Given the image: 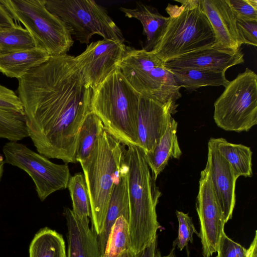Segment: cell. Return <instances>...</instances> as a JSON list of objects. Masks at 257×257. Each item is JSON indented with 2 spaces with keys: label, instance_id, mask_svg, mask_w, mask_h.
<instances>
[{
  "label": "cell",
  "instance_id": "37",
  "mask_svg": "<svg viewBox=\"0 0 257 257\" xmlns=\"http://www.w3.org/2000/svg\"><path fill=\"white\" fill-rule=\"evenodd\" d=\"M247 257H257V231H255V235L253 240L250 244L249 248L246 249Z\"/></svg>",
  "mask_w": 257,
  "mask_h": 257
},
{
  "label": "cell",
  "instance_id": "16",
  "mask_svg": "<svg viewBox=\"0 0 257 257\" xmlns=\"http://www.w3.org/2000/svg\"><path fill=\"white\" fill-rule=\"evenodd\" d=\"M202 7L215 34L214 46L233 50L240 49L236 17L227 0H202Z\"/></svg>",
  "mask_w": 257,
  "mask_h": 257
},
{
  "label": "cell",
  "instance_id": "23",
  "mask_svg": "<svg viewBox=\"0 0 257 257\" xmlns=\"http://www.w3.org/2000/svg\"><path fill=\"white\" fill-rule=\"evenodd\" d=\"M214 140L218 152L228 162L237 179L252 176V152L249 147L228 142L222 138Z\"/></svg>",
  "mask_w": 257,
  "mask_h": 257
},
{
  "label": "cell",
  "instance_id": "14",
  "mask_svg": "<svg viewBox=\"0 0 257 257\" xmlns=\"http://www.w3.org/2000/svg\"><path fill=\"white\" fill-rule=\"evenodd\" d=\"M176 112L169 105L141 95L137 124L139 147L145 152L152 151L165 132L172 115Z\"/></svg>",
  "mask_w": 257,
  "mask_h": 257
},
{
  "label": "cell",
  "instance_id": "13",
  "mask_svg": "<svg viewBox=\"0 0 257 257\" xmlns=\"http://www.w3.org/2000/svg\"><path fill=\"white\" fill-rule=\"evenodd\" d=\"M206 167L208 169L215 197L226 223L232 217L237 179L228 162L218 152L212 138L208 143Z\"/></svg>",
  "mask_w": 257,
  "mask_h": 257
},
{
  "label": "cell",
  "instance_id": "2",
  "mask_svg": "<svg viewBox=\"0 0 257 257\" xmlns=\"http://www.w3.org/2000/svg\"><path fill=\"white\" fill-rule=\"evenodd\" d=\"M126 146L123 161L127 169L128 225L132 251L136 254L157 238L161 226L156 206L161 192L151 174L144 151L137 146Z\"/></svg>",
  "mask_w": 257,
  "mask_h": 257
},
{
  "label": "cell",
  "instance_id": "25",
  "mask_svg": "<svg viewBox=\"0 0 257 257\" xmlns=\"http://www.w3.org/2000/svg\"><path fill=\"white\" fill-rule=\"evenodd\" d=\"M104 130L101 120L93 113L86 117L80 128L77 142V162H85L90 156L99 135Z\"/></svg>",
  "mask_w": 257,
  "mask_h": 257
},
{
  "label": "cell",
  "instance_id": "20",
  "mask_svg": "<svg viewBox=\"0 0 257 257\" xmlns=\"http://www.w3.org/2000/svg\"><path fill=\"white\" fill-rule=\"evenodd\" d=\"M177 126L178 122L172 116L157 145L152 151L145 152L152 176L156 180L170 158L179 159L182 155L177 136Z\"/></svg>",
  "mask_w": 257,
  "mask_h": 257
},
{
  "label": "cell",
  "instance_id": "1",
  "mask_svg": "<svg viewBox=\"0 0 257 257\" xmlns=\"http://www.w3.org/2000/svg\"><path fill=\"white\" fill-rule=\"evenodd\" d=\"M18 80L29 137L38 153L66 164L77 163V139L91 112L92 89L75 57L51 56Z\"/></svg>",
  "mask_w": 257,
  "mask_h": 257
},
{
  "label": "cell",
  "instance_id": "26",
  "mask_svg": "<svg viewBox=\"0 0 257 257\" xmlns=\"http://www.w3.org/2000/svg\"><path fill=\"white\" fill-rule=\"evenodd\" d=\"M36 48L38 45L32 35L21 26L16 24L0 29V55Z\"/></svg>",
  "mask_w": 257,
  "mask_h": 257
},
{
  "label": "cell",
  "instance_id": "12",
  "mask_svg": "<svg viewBox=\"0 0 257 257\" xmlns=\"http://www.w3.org/2000/svg\"><path fill=\"white\" fill-rule=\"evenodd\" d=\"M125 48L124 41L103 39L92 42L82 53L75 57L87 85L93 89L115 70Z\"/></svg>",
  "mask_w": 257,
  "mask_h": 257
},
{
  "label": "cell",
  "instance_id": "28",
  "mask_svg": "<svg viewBox=\"0 0 257 257\" xmlns=\"http://www.w3.org/2000/svg\"><path fill=\"white\" fill-rule=\"evenodd\" d=\"M72 202L73 213L79 218L91 219V210L88 190L83 174L71 176L67 185Z\"/></svg>",
  "mask_w": 257,
  "mask_h": 257
},
{
  "label": "cell",
  "instance_id": "3",
  "mask_svg": "<svg viewBox=\"0 0 257 257\" xmlns=\"http://www.w3.org/2000/svg\"><path fill=\"white\" fill-rule=\"evenodd\" d=\"M141 95L118 67L92 89L91 112L101 120L104 130L124 146L139 147L137 124Z\"/></svg>",
  "mask_w": 257,
  "mask_h": 257
},
{
  "label": "cell",
  "instance_id": "38",
  "mask_svg": "<svg viewBox=\"0 0 257 257\" xmlns=\"http://www.w3.org/2000/svg\"><path fill=\"white\" fill-rule=\"evenodd\" d=\"M5 163L3 157L0 156V179L3 173Z\"/></svg>",
  "mask_w": 257,
  "mask_h": 257
},
{
  "label": "cell",
  "instance_id": "36",
  "mask_svg": "<svg viewBox=\"0 0 257 257\" xmlns=\"http://www.w3.org/2000/svg\"><path fill=\"white\" fill-rule=\"evenodd\" d=\"M157 238L149 245L144 248L138 253L135 254L134 257H158L160 252L157 248Z\"/></svg>",
  "mask_w": 257,
  "mask_h": 257
},
{
  "label": "cell",
  "instance_id": "11",
  "mask_svg": "<svg viewBox=\"0 0 257 257\" xmlns=\"http://www.w3.org/2000/svg\"><path fill=\"white\" fill-rule=\"evenodd\" d=\"M196 209L200 224L202 255L211 257L217 250L226 223L215 197L207 168L201 171Z\"/></svg>",
  "mask_w": 257,
  "mask_h": 257
},
{
  "label": "cell",
  "instance_id": "10",
  "mask_svg": "<svg viewBox=\"0 0 257 257\" xmlns=\"http://www.w3.org/2000/svg\"><path fill=\"white\" fill-rule=\"evenodd\" d=\"M3 152L5 162L21 169L31 177L41 201L53 193L67 188L71 175L66 164L54 163L26 145L15 141L5 144Z\"/></svg>",
  "mask_w": 257,
  "mask_h": 257
},
{
  "label": "cell",
  "instance_id": "40",
  "mask_svg": "<svg viewBox=\"0 0 257 257\" xmlns=\"http://www.w3.org/2000/svg\"><path fill=\"white\" fill-rule=\"evenodd\" d=\"M134 256H135V253H134L132 251H128V252L123 253L122 254L119 256L118 257H134Z\"/></svg>",
  "mask_w": 257,
  "mask_h": 257
},
{
  "label": "cell",
  "instance_id": "4",
  "mask_svg": "<svg viewBox=\"0 0 257 257\" xmlns=\"http://www.w3.org/2000/svg\"><path fill=\"white\" fill-rule=\"evenodd\" d=\"M169 4L170 16L164 32L150 52L165 63L184 54L215 44L212 26L202 7V0L176 1Z\"/></svg>",
  "mask_w": 257,
  "mask_h": 257
},
{
  "label": "cell",
  "instance_id": "33",
  "mask_svg": "<svg viewBox=\"0 0 257 257\" xmlns=\"http://www.w3.org/2000/svg\"><path fill=\"white\" fill-rule=\"evenodd\" d=\"M0 110L24 114L23 103L13 90L0 84Z\"/></svg>",
  "mask_w": 257,
  "mask_h": 257
},
{
  "label": "cell",
  "instance_id": "5",
  "mask_svg": "<svg viewBox=\"0 0 257 257\" xmlns=\"http://www.w3.org/2000/svg\"><path fill=\"white\" fill-rule=\"evenodd\" d=\"M124 146L104 130L89 158L80 163L91 206V228L97 235L103 227L114 179L122 163Z\"/></svg>",
  "mask_w": 257,
  "mask_h": 257
},
{
  "label": "cell",
  "instance_id": "29",
  "mask_svg": "<svg viewBox=\"0 0 257 257\" xmlns=\"http://www.w3.org/2000/svg\"><path fill=\"white\" fill-rule=\"evenodd\" d=\"M27 137L24 114L0 110V138L17 142Z\"/></svg>",
  "mask_w": 257,
  "mask_h": 257
},
{
  "label": "cell",
  "instance_id": "6",
  "mask_svg": "<svg viewBox=\"0 0 257 257\" xmlns=\"http://www.w3.org/2000/svg\"><path fill=\"white\" fill-rule=\"evenodd\" d=\"M118 67L131 86L141 95L177 110L180 87L163 62L151 52L126 46Z\"/></svg>",
  "mask_w": 257,
  "mask_h": 257
},
{
  "label": "cell",
  "instance_id": "15",
  "mask_svg": "<svg viewBox=\"0 0 257 257\" xmlns=\"http://www.w3.org/2000/svg\"><path fill=\"white\" fill-rule=\"evenodd\" d=\"M244 62L241 49L215 46L200 49L165 63L168 68H193L225 72L229 68Z\"/></svg>",
  "mask_w": 257,
  "mask_h": 257
},
{
  "label": "cell",
  "instance_id": "17",
  "mask_svg": "<svg viewBox=\"0 0 257 257\" xmlns=\"http://www.w3.org/2000/svg\"><path fill=\"white\" fill-rule=\"evenodd\" d=\"M64 214L68 229L67 257H101L97 235L90 228L89 218H79L69 208Z\"/></svg>",
  "mask_w": 257,
  "mask_h": 257
},
{
  "label": "cell",
  "instance_id": "39",
  "mask_svg": "<svg viewBox=\"0 0 257 257\" xmlns=\"http://www.w3.org/2000/svg\"><path fill=\"white\" fill-rule=\"evenodd\" d=\"M158 257H177L175 253V248H173L170 253L165 256H162L161 253H159Z\"/></svg>",
  "mask_w": 257,
  "mask_h": 257
},
{
  "label": "cell",
  "instance_id": "9",
  "mask_svg": "<svg viewBox=\"0 0 257 257\" xmlns=\"http://www.w3.org/2000/svg\"><path fill=\"white\" fill-rule=\"evenodd\" d=\"M47 9L72 30L81 44H88L94 34L103 39L124 41L121 30L106 9L92 0H46Z\"/></svg>",
  "mask_w": 257,
  "mask_h": 257
},
{
  "label": "cell",
  "instance_id": "8",
  "mask_svg": "<svg viewBox=\"0 0 257 257\" xmlns=\"http://www.w3.org/2000/svg\"><path fill=\"white\" fill-rule=\"evenodd\" d=\"M213 118L227 131L247 132L257 123V75L246 68L229 81L214 104Z\"/></svg>",
  "mask_w": 257,
  "mask_h": 257
},
{
  "label": "cell",
  "instance_id": "7",
  "mask_svg": "<svg viewBox=\"0 0 257 257\" xmlns=\"http://www.w3.org/2000/svg\"><path fill=\"white\" fill-rule=\"evenodd\" d=\"M14 20L22 23L38 47L51 56L65 54L73 46L69 26L46 8V0H2Z\"/></svg>",
  "mask_w": 257,
  "mask_h": 257
},
{
  "label": "cell",
  "instance_id": "22",
  "mask_svg": "<svg viewBox=\"0 0 257 257\" xmlns=\"http://www.w3.org/2000/svg\"><path fill=\"white\" fill-rule=\"evenodd\" d=\"M168 69L177 85L188 90L193 91L206 86L225 87L229 82L224 72L193 68Z\"/></svg>",
  "mask_w": 257,
  "mask_h": 257
},
{
  "label": "cell",
  "instance_id": "18",
  "mask_svg": "<svg viewBox=\"0 0 257 257\" xmlns=\"http://www.w3.org/2000/svg\"><path fill=\"white\" fill-rule=\"evenodd\" d=\"M127 172V167L122 160L119 176L114 179L103 227L101 232L97 235L101 256L104 252L111 228L116 220L119 216H122L128 222L129 220Z\"/></svg>",
  "mask_w": 257,
  "mask_h": 257
},
{
  "label": "cell",
  "instance_id": "21",
  "mask_svg": "<svg viewBox=\"0 0 257 257\" xmlns=\"http://www.w3.org/2000/svg\"><path fill=\"white\" fill-rule=\"evenodd\" d=\"M51 55L39 48L0 55V72L10 78H21L49 60Z\"/></svg>",
  "mask_w": 257,
  "mask_h": 257
},
{
  "label": "cell",
  "instance_id": "19",
  "mask_svg": "<svg viewBox=\"0 0 257 257\" xmlns=\"http://www.w3.org/2000/svg\"><path fill=\"white\" fill-rule=\"evenodd\" d=\"M119 10L128 18L139 20L143 27L146 41L143 49L151 51L160 40L169 20V17L161 15L156 8L137 2L136 7L128 9L120 7Z\"/></svg>",
  "mask_w": 257,
  "mask_h": 257
},
{
  "label": "cell",
  "instance_id": "34",
  "mask_svg": "<svg viewBox=\"0 0 257 257\" xmlns=\"http://www.w3.org/2000/svg\"><path fill=\"white\" fill-rule=\"evenodd\" d=\"M216 252V257H247L246 248L228 237L225 232L221 235Z\"/></svg>",
  "mask_w": 257,
  "mask_h": 257
},
{
  "label": "cell",
  "instance_id": "35",
  "mask_svg": "<svg viewBox=\"0 0 257 257\" xmlns=\"http://www.w3.org/2000/svg\"><path fill=\"white\" fill-rule=\"evenodd\" d=\"M12 16L0 0V29L14 26Z\"/></svg>",
  "mask_w": 257,
  "mask_h": 257
},
{
  "label": "cell",
  "instance_id": "32",
  "mask_svg": "<svg viewBox=\"0 0 257 257\" xmlns=\"http://www.w3.org/2000/svg\"><path fill=\"white\" fill-rule=\"evenodd\" d=\"M236 24L240 44L257 46V21L236 18Z\"/></svg>",
  "mask_w": 257,
  "mask_h": 257
},
{
  "label": "cell",
  "instance_id": "31",
  "mask_svg": "<svg viewBox=\"0 0 257 257\" xmlns=\"http://www.w3.org/2000/svg\"><path fill=\"white\" fill-rule=\"evenodd\" d=\"M236 18L257 21L256 0H227Z\"/></svg>",
  "mask_w": 257,
  "mask_h": 257
},
{
  "label": "cell",
  "instance_id": "24",
  "mask_svg": "<svg viewBox=\"0 0 257 257\" xmlns=\"http://www.w3.org/2000/svg\"><path fill=\"white\" fill-rule=\"evenodd\" d=\"M29 253L30 257H67L63 236L48 227L36 234L30 244Z\"/></svg>",
  "mask_w": 257,
  "mask_h": 257
},
{
  "label": "cell",
  "instance_id": "27",
  "mask_svg": "<svg viewBox=\"0 0 257 257\" xmlns=\"http://www.w3.org/2000/svg\"><path fill=\"white\" fill-rule=\"evenodd\" d=\"M128 251H132L128 222L123 216H120L111 228L101 257H118Z\"/></svg>",
  "mask_w": 257,
  "mask_h": 257
},
{
  "label": "cell",
  "instance_id": "30",
  "mask_svg": "<svg viewBox=\"0 0 257 257\" xmlns=\"http://www.w3.org/2000/svg\"><path fill=\"white\" fill-rule=\"evenodd\" d=\"M176 213L179 222L178 235L174 241L173 246L174 248L177 247L182 250L189 242H193V234L198 236V232L196 230L192 218L188 213L178 210Z\"/></svg>",
  "mask_w": 257,
  "mask_h": 257
}]
</instances>
